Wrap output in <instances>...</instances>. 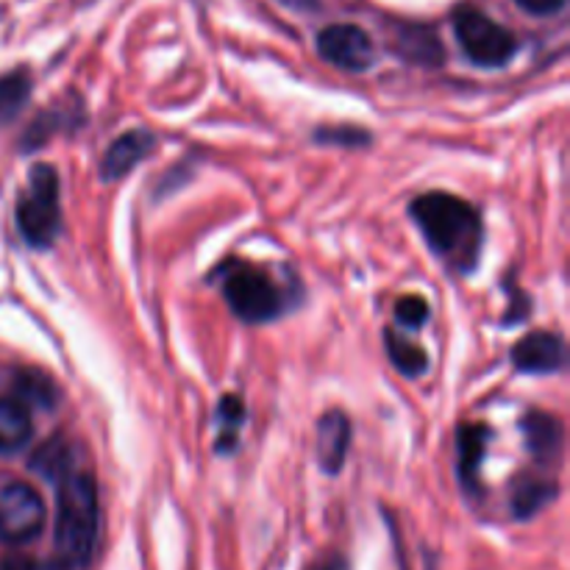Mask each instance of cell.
I'll return each mask as SVG.
<instances>
[{"label": "cell", "instance_id": "1", "mask_svg": "<svg viewBox=\"0 0 570 570\" xmlns=\"http://www.w3.org/2000/svg\"><path fill=\"white\" fill-rule=\"evenodd\" d=\"M410 212L440 259L460 273L473 271L482 254V217L468 200L451 193H426L412 200Z\"/></svg>", "mask_w": 570, "mask_h": 570}, {"label": "cell", "instance_id": "2", "mask_svg": "<svg viewBox=\"0 0 570 570\" xmlns=\"http://www.w3.org/2000/svg\"><path fill=\"white\" fill-rule=\"evenodd\" d=\"M98 488L89 473H76L59 482L56 499V560L87 570L98 543Z\"/></svg>", "mask_w": 570, "mask_h": 570}, {"label": "cell", "instance_id": "3", "mask_svg": "<svg viewBox=\"0 0 570 570\" xmlns=\"http://www.w3.org/2000/svg\"><path fill=\"white\" fill-rule=\"evenodd\" d=\"M17 228L31 248H50L61 232L59 176L50 165H37L28 178L26 195L17 204Z\"/></svg>", "mask_w": 570, "mask_h": 570}, {"label": "cell", "instance_id": "4", "mask_svg": "<svg viewBox=\"0 0 570 570\" xmlns=\"http://www.w3.org/2000/svg\"><path fill=\"white\" fill-rule=\"evenodd\" d=\"M223 298L243 323H271L284 312V295L278 284L248 262L223 267Z\"/></svg>", "mask_w": 570, "mask_h": 570}, {"label": "cell", "instance_id": "5", "mask_svg": "<svg viewBox=\"0 0 570 570\" xmlns=\"http://www.w3.org/2000/svg\"><path fill=\"white\" fill-rule=\"evenodd\" d=\"M454 31L468 59L479 67H504L518 53L515 33L476 9L456 11Z\"/></svg>", "mask_w": 570, "mask_h": 570}, {"label": "cell", "instance_id": "6", "mask_svg": "<svg viewBox=\"0 0 570 570\" xmlns=\"http://www.w3.org/2000/svg\"><path fill=\"white\" fill-rule=\"evenodd\" d=\"M45 527V504L26 482H0V540L11 546L31 543Z\"/></svg>", "mask_w": 570, "mask_h": 570}, {"label": "cell", "instance_id": "7", "mask_svg": "<svg viewBox=\"0 0 570 570\" xmlns=\"http://www.w3.org/2000/svg\"><path fill=\"white\" fill-rule=\"evenodd\" d=\"M317 50L328 65L348 72L371 70L373 59H376L371 37L360 26H345V22L323 28L317 33Z\"/></svg>", "mask_w": 570, "mask_h": 570}, {"label": "cell", "instance_id": "8", "mask_svg": "<svg viewBox=\"0 0 570 570\" xmlns=\"http://www.w3.org/2000/svg\"><path fill=\"white\" fill-rule=\"evenodd\" d=\"M512 365L532 376H549V373L562 371L566 367V340L551 332L527 334L512 348Z\"/></svg>", "mask_w": 570, "mask_h": 570}, {"label": "cell", "instance_id": "9", "mask_svg": "<svg viewBox=\"0 0 570 570\" xmlns=\"http://www.w3.org/2000/svg\"><path fill=\"white\" fill-rule=\"evenodd\" d=\"M154 145L156 137L150 131H142V128L126 131L122 137H117L115 142L109 145V150H106L104 161H100V178H104V181H117V178H122L154 150Z\"/></svg>", "mask_w": 570, "mask_h": 570}, {"label": "cell", "instance_id": "10", "mask_svg": "<svg viewBox=\"0 0 570 570\" xmlns=\"http://www.w3.org/2000/svg\"><path fill=\"white\" fill-rule=\"evenodd\" d=\"M351 449V421L345 412L332 410L317 423V460H321L323 473L337 476L345 465V456Z\"/></svg>", "mask_w": 570, "mask_h": 570}, {"label": "cell", "instance_id": "11", "mask_svg": "<svg viewBox=\"0 0 570 570\" xmlns=\"http://www.w3.org/2000/svg\"><path fill=\"white\" fill-rule=\"evenodd\" d=\"M31 434V410L20 399H0V456L26 449Z\"/></svg>", "mask_w": 570, "mask_h": 570}, {"label": "cell", "instance_id": "12", "mask_svg": "<svg viewBox=\"0 0 570 570\" xmlns=\"http://www.w3.org/2000/svg\"><path fill=\"white\" fill-rule=\"evenodd\" d=\"M523 434H527V445L532 454L549 456L560 454L562 449V426L554 415H546V412H529L521 421Z\"/></svg>", "mask_w": 570, "mask_h": 570}, {"label": "cell", "instance_id": "13", "mask_svg": "<svg viewBox=\"0 0 570 570\" xmlns=\"http://www.w3.org/2000/svg\"><path fill=\"white\" fill-rule=\"evenodd\" d=\"M217 438H215V451L217 454H234L239 445V429L245 423V404L239 395H223V401L217 404Z\"/></svg>", "mask_w": 570, "mask_h": 570}, {"label": "cell", "instance_id": "14", "mask_svg": "<svg viewBox=\"0 0 570 570\" xmlns=\"http://www.w3.org/2000/svg\"><path fill=\"white\" fill-rule=\"evenodd\" d=\"M490 432L484 426H462L460 429V476L468 490L476 488L479 468H482L484 449H488Z\"/></svg>", "mask_w": 570, "mask_h": 570}, {"label": "cell", "instance_id": "15", "mask_svg": "<svg viewBox=\"0 0 570 570\" xmlns=\"http://www.w3.org/2000/svg\"><path fill=\"white\" fill-rule=\"evenodd\" d=\"M384 345H387V356L395 367H399L404 376L417 379L429 371V356L421 345H415L412 340L401 337L395 328L384 332Z\"/></svg>", "mask_w": 570, "mask_h": 570}, {"label": "cell", "instance_id": "16", "mask_svg": "<svg viewBox=\"0 0 570 570\" xmlns=\"http://www.w3.org/2000/svg\"><path fill=\"white\" fill-rule=\"evenodd\" d=\"M31 98V76L26 70H11L0 78V126L14 120Z\"/></svg>", "mask_w": 570, "mask_h": 570}, {"label": "cell", "instance_id": "17", "mask_svg": "<svg viewBox=\"0 0 570 570\" xmlns=\"http://www.w3.org/2000/svg\"><path fill=\"white\" fill-rule=\"evenodd\" d=\"M31 471L42 473V476L53 484H59L61 479L70 476V449H67L65 440H48V443L33 454Z\"/></svg>", "mask_w": 570, "mask_h": 570}, {"label": "cell", "instance_id": "18", "mask_svg": "<svg viewBox=\"0 0 570 570\" xmlns=\"http://www.w3.org/2000/svg\"><path fill=\"white\" fill-rule=\"evenodd\" d=\"M554 484L551 482H527L515 490V499H512V510L518 518H532L534 512L543 510L551 499H554Z\"/></svg>", "mask_w": 570, "mask_h": 570}, {"label": "cell", "instance_id": "19", "mask_svg": "<svg viewBox=\"0 0 570 570\" xmlns=\"http://www.w3.org/2000/svg\"><path fill=\"white\" fill-rule=\"evenodd\" d=\"M20 401L26 406L37 404L50 410V406L56 404L53 382H50L48 376H42V373H26V376L20 379Z\"/></svg>", "mask_w": 570, "mask_h": 570}, {"label": "cell", "instance_id": "20", "mask_svg": "<svg viewBox=\"0 0 570 570\" xmlns=\"http://www.w3.org/2000/svg\"><path fill=\"white\" fill-rule=\"evenodd\" d=\"M395 321H399V326L417 332V328L429 321L426 298H421V295H404V298L395 304Z\"/></svg>", "mask_w": 570, "mask_h": 570}, {"label": "cell", "instance_id": "21", "mask_svg": "<svg viewBox=\"0 0 570 570\" xmlns=\"http://www.w3.org/2000/svg\"><path fill=\"white\" fill-rule=\"evenodd\" d=\"M515 3L521 6L523 11H529V14L549 17V14H557V11L566 9L568 0H515Z\"/></svg>", "mask_w": 570, "mask_h": 570}, {"label": "cell", "instance_id": "22", "mask_svg": "<svg viewBox=\"0 0 570 570\" xmlns=\"http://www.w3.org/2000/svg\"><path fill=\"white\" fill-rule=\"evenodd\" d=\"M37 570H76V568H70L67 562H61V560H48V562H39Z\"/></svg>", "mask_w": 570, "mask_h": 570}]
</instances>
